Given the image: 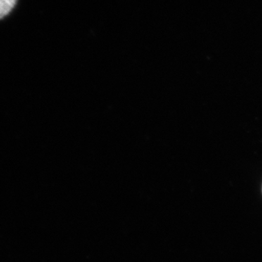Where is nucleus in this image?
I'll return each instance as SVG.
<instances>
[{
  "label": "nucleus",
  "mask_w": 262,
  "mask_h": 262,
  "mask_svg": "<svg viewBox=\"0 0 262 262\" xmlns=\"http://www.w3.org/2000/svg\"><path fill=\"white\" fill-rule=\"evenodd\" d=\"M16 3L17 0H0V19L9 15Z\"/></svg>",
  "instance_id": "f257e3e1"
}]
</instances>
